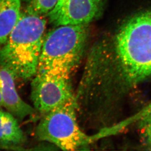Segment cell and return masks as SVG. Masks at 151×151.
Wrapping results in <instances>:
<instances>
[{"mask_svg": "<svg viewBox=\"0 0 151 151\" xmlns=\"http://www.w3.org/2000/svg\"><path fill=\"white\" fill-rule=\"evenodd\" d=\"M26 140L17 118L9 111L0 110V144L4 147H16Z\"/></svg>", "mask_w": 151, "mask_h": 151, "instance_id": "8", "label": "cell"}, {"mask_svg": "<svg viewBox=\"0 0 151 151\" xmlns=\"http://www.w3.org/2000/svg\"><path fill=\"white\" fill-rule=\"evenodd\" d=\"M104 3L105 0H58L47 16L56 27L87 24L99 16Z\"/></svg>", "mask_w": 151, "mask_h": 151, "instance_id": "6", "label": "cell"}, {"mask_svg": "<svg viewBox=\"0 0 151 151\" xmlns=\"http://www.w3.org/2000/svg\"><path fill=\"white\" fill-rule=\"evenodd\" d=\"M70 74L55 70L37 71L31 84V98L34 108L42 114L75 98Z\"/></svg>", "mask_w": 151, "mask_h": 151, "instance_id": "5", "label": "cell"}, {"mask_svg": "<svg viewBox=\"0 0 151 151\" xmlns=\"http://www.w3.org/2000/svg\"><path fill=\"white\" fill-rule=\"evenodd\" d=\"M1 83L0 79V105L2 106V100H1Z\"/></svg>", "mask_w": 151, "mask_h": 151, "instance_id": "13", "label": "cell"}, {"mask_svg": "<svg viewBox=\"0 0 151 151\" xmlns=\"http://www.w3.org/2000/svg\"><path fill=\"white\" fill-rule=\"evenodd\" d=\"M58 0H25L26 11L36 14H47L54 9Z\"/></svg>", "mask_w": 151, "mask_h": 151, "instance_id": "10", "label": "cell"}, {"mask_svg": "<svg viewBox=\"0 0 151 151\" xmlns=\"http://www.w3.org/2000/svg\"><path fill=\"white\" fill-rule=\"evenodd\" d=\"M109 57L93 55L91 67L98 78L133 87L151 78V10L142 12L123 24Z\"/></svg>", "mask_w": 151, "mask_h": 151, "instance_id": "1", "label": "cell"}, {"mask_svg": "<svg viewBox=\"0 0 151 151\" xmlns=\"http://www.w3.org/2000/svg\"><path fill=\"white\" fill-rule=\"evenodd\" d=\"M143 135L146 141L151 146V114L142 118Z\"/></svg>", "mask_w": 151, "mask_h": 151, "instance_id": "11", "label": "cell"}, {"mask_svg": "<svg viewBox=\"0 0 151 151\" xmlns=\"http://www.w3.org/2000/svg\"><path fill=\"white\" fill-rule=\"evenodd\" d=\"M46 21L42 15L21 13L20 19L0 49V66L15 78L26 81L36 74L44 39Z\"/></svg>", "mask_w": 151, "mask_h": 151, "instance_id": "2", "label": "cell"}, {"mask_svg": "<svg viewBox=\"0 0 151 151\" xmlns=\"http://www.w3.org/2000/svg\"><path fill=\"white\" fill-rule=\"evenodd\" d=\"M2 106L17 119L23 120L35 114L36 110L24 102L19 95L13 73L7 68L0 66Z\"/></svg>", "mask_w": 151, "mask_h": 151, "instance_id": "7", "label": "cell"}, {"mask_svg": "<svg viewBox=\"0 0 151 151\" xmlns=\"http://www.w3.org/2000/svg\"><path fill=\"white\" fill-rule=\"evenodd\" d=\"M151 114V102L148 104L146 107H145L142 110H141L139 113L132 117L134 121H137L138 120H141L146 116Z\"/></svg>", "mask_w": 151, "mask_h": 151, "instance_id": "12", "label": "cell"}, {"mask_svg": "<svg viewBox=\"0 0 151 151\" xmlns=\"http://www.w3.org/2000/svg\"><path fill=\"white\" fill-rule=\"evenodd\" d=\"M0 106H1V105H0Z\"/></svg>", "mask_w": 151, "mask_h": 151, "instance_id": "14", "label": "cell"}, {"mask_svg": "<svg viewBox=\"0 0 151 151\" xmlns=\"http://www.w3.org/2000/svg\"><path fill=\"white\" fill-rule=\"evenodd\" d=\"M76 97L44 114L36 129L39 140L50 143L63 151H75L93 142L79 127Z\"/></svg>", "mask_w": 151, "mask_h": 151, "instance_id": "4", "label": "cell"}, {"mask_svg": "<svg viewBox=\"0 0 151 151\" xmlns=\"http://www.w3.org/2000/svg\"><path fill=\"white\" fill-rule=\"evenodd\" d=\"M22 0H0V45L7 41L20 19Z\"/></svg>", "mask_w": 151, "mask_h": 151, "instance_id": "9", "label": "cell"}, {"mask_svg": "<svg viewBox=\"0 0 151 151\" xmlns=\"http://www.w3.org/2000/svg\"><path fill=\"white\" fill-rule=\"evenodd\" d=\"M87 24L57 27L45 36L37 71L56 70L70 74L83 55Z\"/></svg>", "mask_w": 151, "mask_h": 151, "instance_id": "3", "label": "cell"}]
</instances>
